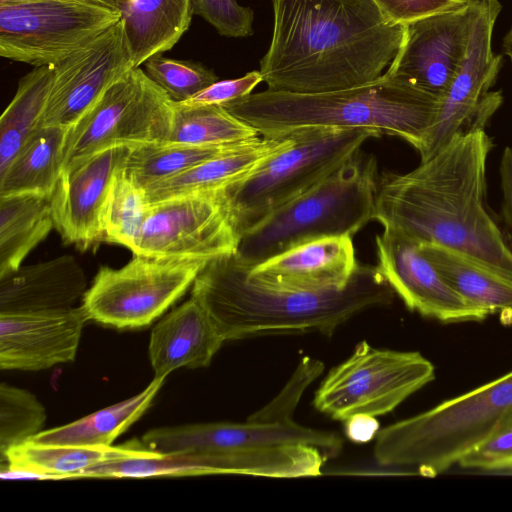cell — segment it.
<instances>
[{
  "mask_svg": "<svg viewBox=\"0 0 512 512\" xmlns=\"http://www.w3.org/2000/svg\"><path fill=\"white\" fill-rule=\"evenodd\" d=\"M89 1L98 3V4H101V5L116 9V10H120V11H121L122 6L126 2V0H89Z\"/></svg>",
  "mask_w": 512,
  "mask_h": 512,
  "instance_id": "obj_43",
  "label": "cell"
},
{
  "mask_svg": "<svg viewBox=\"0 0 512 512\" xmlns=\"http://www.w3.org/2000/svg\"><path fill=\"white\" fill-rule=\"evenodd\" d=\"M68 128L42 126L0 171V197L39 194L50 196L64 167Z\"/></svg>",
  "mask_w": 512,
  "mask_h": 512,
  "instance_id": "obj_27",
  "label": "cell"
},
{
  "mask_svg": "<svg viewBox=\"0 0 512 512\" xmlns=\"http://www.w3.org/2000/svg\"><path fill=\"white\" fill-rule=\"evenodd\" d=\"M511 407L512 371L380 429L374 458L382 467L436 476L478 447Z\"/></svg>",
  "mask_w": 512,
  "mask_h": 512,
  "instance_id": "obj_7",
  "label": "cell"
},
{
  "mask_svg": "<svg viewBox=\"0 0 512 512\" xmlns=\"http://www.w3.org/2000/svg\"><path fill=\"white\" fill-rule=\"evenodd\" d=\"M240 237L225 189L147 205L133 255L210 262L234 253Z\"/></svg>",
  "mask_w": 512,
  "mask_h": 512,
  "instance_id": "obj_13",
  "label": "cell"
},
{
  "mask_svg": "<svg viewBox=\"0 0 512 512\" xmlns=\"http://www.w3.org/2000/svg\"><path fill=\"white\" fill-rule=\"evenodd\" d=\"M273 32L260 73L269 90L319 93L375 81L402 44L405 25L374 0H272Z\"/></svg>",
  "mask_w": 512,
  "mask_h": 512,
  "instance_id": "obj_2",
  "label": "cell"
},
{
  "mask_svg": "<svg viewBox=\"0 0 512 512\" xmlns=\"http://www.w3.org/2000/svg\"><path fill=\"white\" fill-rule=\"evenodd\" d=\"M293 140V133L278 138L259 135L231 151L148 186L144 189L147 203L195 192L226 189L252 174Z\"/></svg>",
  "mask_w": 512,
  "mask_h": 512,
  "instance_id": "obj_23",
  "label": "cell"
},
{
  "mask_svg": "<svg viewBox=\"0 0 512 512\" xmlns=\"http://www.w3.org/2000/svg\"><path fill=\"white\" fill-rule=\"evenodd\" d=\"M434 377L433 364L419 352L381 349L361 341L345 361L327 373L313 405L343 422L358 415L383 416Z\"/></svg>",
  "mask_w": 512,
  "mask_h": 512,
  "instance_id": "obj_9",
  "label": "cell"
},
{
  "mask_svg": "<svg viewBox=\"0 0 512 512\" xmlns=\"http://www.w3.org/2000/svg\"><path fill=\"white\" fill-rule=\"evenodd\" d=\"M121 17L120 10L89 0H0V55L54 65Z\"/></svg>",
  "mask_w": 512,
  "mask_h": 512,
  "instance_id": "obj_11",
  "label": "cell"
},
{
  "mask_svg": "<svg viewBox=\"0 0 512 512\" xmlns=\"http://www.w3.org/2000/svg\"><path fill=\"white\" fill-rule=\"evenodd\" d=\"M375 244L377 270L410 311L443 323L482 321L489 316L448 284L417 241L383 229Z\"/></svg>",
  "mask_w": 512,
  "mask_h": 512,
  "instance_id": "obj_17",
  "label": "cell"
},
{
  "mask_svg": "<svg viewBox=\"0 0 512 512\" xmlns=\"http://www.w3.org/2000/svg\"><path fill=\"white\" fill-rule=\"evenodd\" d=\"M440 101L384 73L370 83L319 93L264 90L222 104L259 135L310 127L373 128L420 149Z\"/></svg>",
  "mask_w": 512,
  "mask_h": 512,
  "instance_id": "obj_5",
  "label": "cell"
},
{
  "mask_svg": "<svg viewBox=\"0 0 512 512\" xmlns=\"http://www.w3.org/2000/svg\"><path fill=\"white\" fill-rule=\"evenodd\" d=\"M257 136V130L221 105H188L173 101L170 131L164 143L229 145Z\"/></svg>",
  "mask_w": 512,
  "mask_h": 512,
  "instance_id": "obj_31",
  "label": "cell"
},
{
  "mask_svg": "<svg viewBox=\"0 0 512 512\" xmlns=\"http://www.w3.org/2000/svg\"><path fill=\"white\" fill-rule=\"evenodd\" d=\"M54 228L50 196L0 197V277L18 270Z\"/></svg>",
  "mask_w": 512,
  "mask_h": 512,
  "instance_id": "obj_28",
  "label": "cell"
},
{
  "mask_svg": "<svg viewBox=\"0 0 512 512\" xmlns=\"http://www.w3.org/2000/svg\"><path fill=\"white\" fill-rule=\"evenodd\" d=\"M244 142L207 146L172 143L137 145L130 148L123 169L126 175L144 190L154 183L231 151Z\"/></svg>",
  "mask_w": 512,
  "mask_h": 512,
  "instance_id": "obj_32",
  "label": "cell"
},
{
  "mask_svg": "<svg viewBox=\"0 0 512 512\" xmlns=\"http://www.w3.org/2000/svg\"><path fill=\"white\" fill-rule=\"evenodd\" d=\"M86 287L85 273L71 255L21 266L0 277V314L67 310Z\"/></svg>",
  "mask_w": 512,
  "mask_h": 512,
  "instance_id": "obj_22",
  "label": "cell"
},
{
  "mask_svg": "<svg viewBox=\"0 0 512 512\" xmlns=\"http://www.w3.org/2000/svg\"><path fill=\"white\" fill-rule=\"evenodd\" d=\"M224 342L209 314L191 297L152 329L149 358L154 378L165 379L179 368L209 366Z\"/></svg>",
  "mask_w": 512,
  "mask_h": 512,
  "instance_id": "obj_21",
  "label": "cell"
},
{
  "mask_svg": "<svg viewBox=\"0 0 512 512\" xmlns=\"http://www.w3.org/2000/svg\"><path fill=\"white\" fill-rule=\"evenodd\" d=\"M459 465L484 471L512 469V407L502 415L490 435Z\"/></svg>",
  "mask_w": 512,
  "mask_h": 512,
  "instance_id": "obj_36",
  "label": "cell"
},
{
  "mask_svg": "<svg viewBox=\"0 0 512 512\" xmlns=\"http://www.w3.org/2000/svg\"><path fill=\"white\" fill-rule=\"evenodd\" d=\"M479 0L405 25L402 44L385 72L441 101L466 56Z\"/></svg>",
  "mask_w": 512,
  "mask_h": 512,
  "instance_id": "obj_15",
  "label": "cell"
},
{
  "mask_svg": "<svg viewBox=\"0 0 512 512\" xmlns=\"http://www.w3.org/2000/svg\"><path fill=\"white\" fill-rule=\"evenodd\" d=\"M263 82L260 71L254 70L236 79L218 80L187 101L188 105H222L229 101L244 97Z\"/></svg>",
  "mask_w": 512,
  "mask_h": 512,
  "instance_id": "obj_39",
  "label": "cell"
},
{
  "mask_svg": "<svg viewBox=\"0 0 512 512\" xmlns=\"http://www.w3.org/2000/svg\"><path fill=\"white\" fill-rule=\"evenodd\" d=\"M172 113L167 93L143 69L132 68L68 128L64 166L110 147L164 143Z\"/></svg>",
  "mask_w": 512,
  "mask_h": 512,
  "instance_id": "obj_10",
  "label": "cell"
},
{
  "mask_svg": "<svg viewBox=\"0 0 512 512\" xmlns=\"http://www.w3.org/2000/svg\"><path fill=\"white\" fill-rule=\"evenodd\" d=\"M323 370L320 360L305 356L278 395L246 421L154 428L142 442L156 452L200 457L209 475L319 476L327 460L340 453L343 441L334 432L298 424L293 414Z\"/></svg>",
  "mask_w": 512,
  "mask_h": 512,
  "instance_id": "obj_3",
  "label": "cell"
},
{
  "mask_svg": "<svg viewBox=\"0 0 512 512\" xmlns=\"http://www.w3.org/2000/svg\"><path fill=\"white\" fill-rule=\"evenodd\" d=\"M164 378H154L139 394L72 423L41 431L30 441L52 445L112 446L153 402Z\"/></svg>",
  "mask_w": 512,
  "mask_h": 512,
  "instance_id": "obj_29",
  "label": "cell"
},
{
  "mask_svg": "<svg viewBox=\"0 0 512 512\" xmlns=\"http://www.w3.org/2000/svg\"><path fill=\"white\" fill-rule=\"evenodd\" d=\"M54 78V66L34 67L19 81L17 91L0 118V171L40 128Z\"/></svg>",
  "mask_w": 512,
  "mask_h": 512,
  "instance_id": "obj_30",
  "label": "cell"
},
{
  "mask_svg": "<svg viewBox=\"0 0 512 512\" xmlns=\"http://www.w3.org/2000/svg\"><path fill=\"white\" fill-rule=\"evenodd\" d=\"M419 247L448 284L470 304L489 315L512 318V279L457 250L432 243H419Z\"/></svg>",
  "mask_w": 512,
  "mask_h": 512,
  "instance_id": "obj_26",
  "label": "cell"
},
{
  "mask_svg": "<svg viewBox=\"0 0 512 512\" xmlns=\"http://www.w3.org/2000/svg\"><path fill=\"white\" fill-rule=\"evenodd\" d=\"M378 177L375 157L360 149L316 186L243 233L235 257L251 269L314 239L352 237L374 220Z\"/></svg>",
  "mask_w": 512,
  "mask_h": 512,
  "instance_id": "obj_6",
  "label": "cell"
},
{
  "mask_svg": "<svg viewBox=\"0 0 512 512\" xmlns=\"http://www.w3.org/2000/svg\"><path fill=\"white\" fill-rule=\"evenodd\" d=\"M207 263L134 255L121 268L101 267L81 306L89 320L105 326L146 327L185 294Z\"/></svg>",
  "mask_w": 512,
  "mask_h": 512,
  "instance_id": "obj_12",
  "label": "cell"
},
{
  "mask_svg": "<svg viewBox=\"0 0 512 512\" xmlns=\"http://www.w3.org/2000/svg\"><path fill=\"white\" fill-rule=\"evenodd\" d=\"M145 73L174 102H184L218 81L216 74L200 63L175 60L157 54L144 63Z\"/></svg>",
  "mask_w": 512,
  "mask_h": 512,
  "instance_id": "obj_35",
  "label": "cell"
},
{
  "mask_svg": "<svg viewBox=\"0 0 512 512\" xmlns=\"http://www.w3.org/2000/svg\"><path fill=\"white\" fill-rule=\"evenodd\" d=\"M394 291L376 266L359 265L342 289L296 291L263 285L234 253L208 262L191 297L211 317L225 341L320 333L331 335L357 314L392 303Z\"/></svg>",
  "mask_w": 512,
  "mask_h": 512,
  "instance_id": "obj_4",
  "label": "cell"
},
{
  "mask_svg": "<svg viewBox=\"0 0 512 512\" xmlns=\"http://www.w3.org/2000/svg\"><path fill=\"white\" fill-rule=\"evenodd\" d=\"M359 265L352 237L329 236L302 243L248 268V275L272 288L323 291L346 287Z\"/></svg>",
  "mask_w": 512,
  "mask_h": 512,
  "instance_id": "obj_20",
  "label": "cell"
},
{
  "mask_svg": "<svg viewBox=\"0 0 512 512\" xmlns=\"http://www.w3.org/2000/svg\"><path fill=\"white\" fill-rule=\"evenodd\" d=\"M501 190L503 196L502 214L512 230V148L506 147L500 161Z\"/></svg>",
  "mask_w": 512,
  "mask_h": 512,
  "instance_id": "obj_40",
  "label": "cell"
},
{
  "mask_svg": "<svg viewBox=\"0 0 512 512\" xmlns=\"http://www.w3.org/2000/svg\"><path fill=\"white\" fill-rule=\"evenodd\" d=\"M46 411L39 400L27 390L0 385V459L18 445L33 439L46 421Z\"/></svg>",
  "mask_w": 512,
  "mask_h": 512,
  "instance_id": "obj_34",
  "label": "cell"
},
{
  "mask_svg": "<svg viewBox=\"0 0 512 512\" xmlns=\"http://www.w3.org/2000/svg\"><path fill=\"white\" fill-rule=\"evenodd\" d=\"M145 191L122 166L117 170L104 216V242L134 250L147 209Z\"/></svg>",
  "mask_w": 512,
  "mask_h": 512,
  "instance_id": "obj_33",
  "label": "cell"
},
{
  "mask_svg": "<svg viewBox=\"0 0 512 512\" xmlns=\"http://www.w3.org/2000/svg\"><path fill=\"white\" fill-rule=\"evenodd\" d=\"M492 146L478 129L455 135L408 173H382L374 220L419 243L462 252L512 279V250L484 202Z\"/></svg>",
  "mask_w": 512,
  "mask_h": 512,
  "instance_id": "obj_1",
  "label": "cell"
},
{
  "mask_svg": "<svg viewBox=\"0 0 512 512\" xmlns=\"http://www.w3.org/2000/svg\"><path fill=\"white\" fill-rule=\"evenodd\" d=\"M194 14L226 37L242 38L254 33V12L236 0H194Z\"/></svg>",
  "mask_w": 512,
  "mask_h": 512,
  "instance_id": "obj_37",
  "label": "cell"
},
{
  "mask_svg": "<svg viewBox=\"0 0 512 512\" xmlns=\"http://www.w3.org/2000/svg\"><path fill=\"white\" fill-rule=\"evenodd\" d=\"M501 8L498 0H479L466 56L418 150L421 162L430 159L455 135L484 129L501 105V91H489L502 67V55H494L491 46Z\"/></svg>",
  "mask_w": 512,
  "mask_h": 512,
  "instance_id": "obj_14",
  "label": "cell"
},
{
  "mask_svg": "<svg viewBox=\"0 0 512 512\" xmlns=\"http://www.w3.org/2000/svg\"><path fill=\"white\" fill-rule=\"evenodd\" d=\"M502 51L504 55L509 57L512 63V27L503 38Z\"/></svg>",
  "mask_w": 512,
  "mask_h": 512,
  "instance_id": "obj_42",
  "label": "cell"
},
{
  "mask_svg": "<svg viewBox=\"0 0 512 512\" xmlns=\"http://www.w3.org/2000/svg\"><path fill=\"white\" fill-rule=\"evenodd\" d=\"M88 317L67 310L0 314V368L39 371L73 362Z\"/></svg>",
  "mask_w": 512,
  "mask_h": 512,
  "instance_id": "obj_19",
  "label": "cell"
},
{
  "mask_svg": "<svg viewBox=\"0 0 512 512\" xmlns=\"http://www.w3.org/2000/svg\"><path fill=\"white\" fill-rule=\"evenodd\" d=\"M392 22L407 25L419 19L460 8L470 0H374Z\"/></svg>",
  "mask_w": 512,
  "mask_h": 512,
  "instance_id": "obj_38",
  "label": "cell"
},
{
  "mask_svg": "<svg viewBox=\"0 0 512 512\" xmlns=\"http://www.w3.org/2000/svg\"><path fill=\"white\" fill-rule=\"evenodd\" d=\"M54 66V78L40 126L70 128L105 90L134 68L120 21Z\"/></svg>",
  "mask_w": 512,
  "mask_h": 512,
  "instance_id": "obj_16",
  "label": "cell"
},
{
  "mask_svg": "<svg viewBox=\"0 0 512 512\" xmlns=\"http://www.w3.org/2000/svg\"><path fill=\"white\" fill-rule=\"evenodd\" d=\"M293 142L256 171L227 187L239 237L275 210L327 178L370 138L373 128L310 127L292 132Z\"/></svg>",
  "mask_w": 512,
  "mask_h": 512,
  "instance_id": "obj_8",
  "label": "cell"
},
{
  "mask_svg": "<svg viewBox=\"0 0 512 512\" xmlns=\"http://www.w3.org/2000/svg\"><path fill=\"white\" fill-rule=\"evenodd\" d=\"M131 147H110L64 166L50 195L54 228L86 251L104 242V216L117 170Z\"/></svg>",
  "mask_w": 512,
  "mask_h": 512,
  "instance_id": "obj_18",
  "label": "cell"
},
{
  "mask_svg": "<svg viewBox=\"0 0 512 512\" xmlns=\"http://www.w3.org/2000/svg\"><path fill=\"white\" fill-rule=\"evenodd\" d=\"M379 428L376 417L358 415L345 421V434L353 442H368L375 439Z\"/></svg>",
  "mask_w": 512,
  "mask_h": 512,
  "instance_id": "obj_41",
  "label": "cell"
},
{
  "mask_svg": "<svg viewBox=\"0 0 512 512\" xmlns=\"http://www.w3.org/2000/svg\"><path fill=\"white\" fill-rule=\"evenodd\" d=\"M134 68L173 48L190 26L194 0H126L121 8Z\"/></svg>",
  "mask_w": 512,
  "mask_h": 512,
  "instance_id": "obj_25",
  "label": "cell"
},
{
  "mask_svg": "<svg viewBox=\"0 0 512 512\" xmlns=\"http://www.w3.org/2000/svg\"><path fill=\"white\" fill-rule=\"evenodd\" d=\"M148 448L137 441L122 446L52 445L28 441L9 449L0 459L7 477L71 479L103 462L142 454Z\"/></svg>",
  "mask_w": 512,
  "mask_h": 512,
  "instance_id": "obj_24",
  "label": "cell"
}]
</instances>
